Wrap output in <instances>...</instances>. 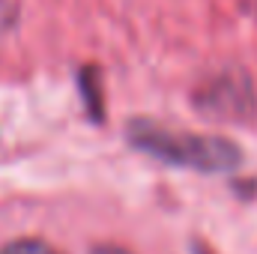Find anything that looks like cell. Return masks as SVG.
Returning <instances> with one entry per match:
<instances>
[{
	"label": "cell",
	"instance_id": "obj_6",
	"mask_svg": "<svg viewBox=\"0 0 257 254\" xmlns=\"http://www.w3.org/2000/svg\"><path fill=\"white\" fill-rule=\"evenodd\" d=\"M3 6H6V3H3V0H0V24H3Z\"/></svg>",
	"mask_w": 257,
	"mask_h": 254
},
{
	"label": "cell",
	"instance_id": "obj_5",
	"mask_svg": "<svg viewBox=\"0 0 257 254\" xmlns=\"http://www.w3.org/2000/svg\"><path fill=\"white\" fill-rule=\"evenodd\" d=\"M90 254H132V251L120 248V245H99V248H93Z\"/></svg>",
	"mask_w": 257,
	"mask_h": 254
},
{
	"label": "cell",
	"instance_id": "obj_4",
	"mask_svg": "<svg viewBox=\"0 0 257 254\" xmlns=\"http://www.w3.org/2000/svg\"><path fill=\"white\" fill-rule=\"evenodd\" d=\"M0 254H60V251L51 248L48 242H39V239H15V242L3 245Z\"/></svg>",
	"mask_w": 257,
	"mask_h": 254
},
{
	"label": "cell",
	"instance_id": "obj_3",
	"mask_svg": "<svg viewBox=\"0 0 257 254\" xmlns=\"http://www.w3.org/2000/svg\"><path fill=\"white\" fill-rule=\"evenodd\" d=\"M81 87H84V99L90 105V117L99 123L102 120V96H99V75H96V69H84Z\"/></svg>",
	"mask_w": 257,
	"mask_h": 254
},
{
	"label": "cell",
	"instance_id": "obj_1",
	"mask_svg": "<svg viewBox=\"0 0 257 254\" xmlns=\"http://www.w3.org/2000/svg\"><path fill=\"white\" fill-rule=\"evenodd\" d=\"M128 141L135 150H141L165 165L192 168V171H203V174H224L242 162L239 147L227 138L177 132V129L159 126L153 120H132Z\"/></svg>",
	"mask_w": 257,
	"mask_h": 254
},
{
	"label": "cell",
	"instance_id": "obj_2",
	"mask_svg": "<svg viewBox=\"0 0 257 254\" xmlns=\"http://www.w3.org/2000/svg\"><path fill=\"white\" fill-rule=\"evenodd\" d=\"M197 108L203 114H212V117H227V120H236V117H248L254 111V93H251V84L245 75H221L215 81H209L200 93H197Z\"/></svg>",
	"mask_w": 257,
	"mask_h": 254
}]
</instances>
